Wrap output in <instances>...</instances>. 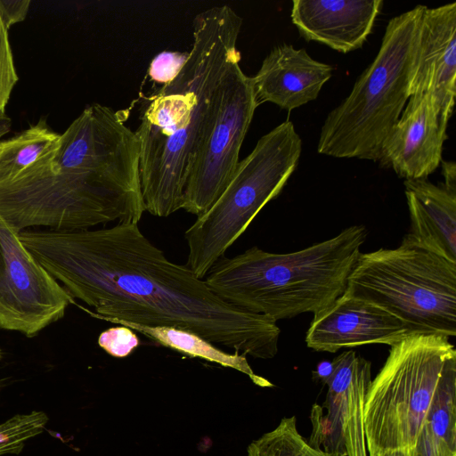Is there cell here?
I'll list each match as a JSON object with an SVG mask.
<instances>
[{
  "mask_svg": "<svg viewBox=\"0 0 456 456\" xmlns=\"http://www.w3.org/2000/svg\"><path fill=\"white\" fill-rule=\"evenodd\" d=\"M22 244L91 316L191 331L254 358L278 353L277 322L214 294L186 265L170 261L137 223L97 230H25Z\"/></svg>",
  "mask_w": 456,
  "mask_h": 456,
  "instance_id": "cell-1",
  "label": "cell"
},
{
  "mask_svg": "<svg viewBox=\"0 0 456 456\" xmlns=\"http://www.w3.org/2000/svg\"><path fill=\"white\" fill-rule=\"evenodd\" d=\"M332 72L331 65L313 59L304 48L277 45L251 77L256 103L272 102L291 111L316 100Z\"/></svg>",
  "mask_w": 456,
  "mask_h": 456,
  "instance_id": "cell-16",
  "label": "cell"
},
{
  "mask_svg": "<svg viewBox=\"0 0 456 456\" xmlns=\"http://www.w3.org/2000/svg\"><path fill=\"white\" fill-rule=\"evenodd\" d=\"M72 300L0 216V328L32 337L62 318Z\"/></svg>",
  "mask_w": 456,
  "mask_h": 456,
  "instance_id": "cell-10",
  "label": "cell"
},
{
  "mask_svg": "<svg viewBox=\"0 0 456 456\" xmlns=\"http://www.w3.org/2000/svg\"><path fill=\"white\" fill-rule=\"evenodd\" d=\"M377 456H411V450L403 449V450H394L387 451L378 454Z\"/></svg>",
  "mask_w": 456,
  "mask_h": 456,
  "instance_id": "cell-31",
  "label": "cell"
},
{
  "mask_svg": "<svg viewBox=\"0 0 456 456\" xmlns=\"http://www.w3.org/2000/svg\"><path fill=\"white\" fill-rule=\"evenodd\" d=\"M441 165H442V174L444 178V182L443 183L448 189L456 191V165H455V162L443 160L441 162Z\"/></svg>",
  "mask_w": 456,
  "mask_h": 456,
  "instance_id": "cell-28",
  "label": "cell"
},
{
  "mask_svg": "<svg viewBox=\"0 0 456 456\" xmlns=\"http://www.w3.org/2000/svg\"><path fill=\"white\" fill-rule=\"evenodd\" d=\"M302 140L286 120L263 135L239 161L216 202L186 230V265L203 279L246 231L259 211L276 198L297 167Z\"/></svg>",
  "mask_w": 456,
  "mask_h": 456,
  "instance_id": "cell-7",
  "label": "cell"
},
{
  "mask_svg": "<svg viewBox=\"0 0 456 456\" xmlns=\"http://www.w3.org/2000/svg\"><path fill=\"white\" fill-rule=\"evenodd\" d=\"M366 236L365 226L352 225L295 252L254 246L232 257L223 256L203 280L224 301L275 322L315 314L346 292Z\"/></svg>",
  "mask_w": 456,
  "mask_h": 456,
  "instance_id": "cell-4",
  "label": "cell"
},
{
  "mask_svg": "<svg viewBox=\"0 0 456 456\" xmlns=\"http://www.w3.org/2000/svg\"><path fill=\"white\" fill-rule=\"evenodd\" d=\"M248 456H339L311 446L297 428L294 416L284 418L272 431L253 441Z\"/></svg>",
  "mask_w": 456,
  "mask_h": 456,
  "instance_id": "cell-21",
  "label": "cell"
},
{
  "mask_svg": "<svg viewBox=\"0 0 456 456\" xmlns=\"http://www.w3.org/2000/svg\"><path fill=\"white\" fill-rule=\"evenodd\" d=\"M144 211L135 133L100 103L86 106L53 149L0 183V216L18 233L138 224Z\"/></svg>",
  "mask_w": 456,
  "mask_h": 456,
  "instance_id": "cell-2",
  "label": "cell"
},
{
  "mask_svg": "<svg viewBox=\"0 0 456 456\" xmlns=\"http://www.w3.org/2000/svg\"><path fill=\"white\" fill-rule=\"evenodd\" d=\"M139 344V338L134 331L122 325L105 330L98 338L100 347L117 358L128 356L138 347Z\"/></svg>",
  "mask_w": 456,
  "mask_h": 456,
  "instance_id": "cell-24",
  "label": "cell"
},
{
  "mask_svg": "<svg viewBox=\"0 0 456 456\" xmlns=\"http://www.w3.org/2000/svg\"><path fill=\"white\" fill-rule=\"evenodd\" d=\"M346 293L393 314L410 334L456 335V263L406 236L396 248L361 253Z\"/></svg>",
  "mask_w": 456,
  "mask_h": 456,
  "instance_id": "cell-6",
  "label": "cell"
},
{
  "mask_svg": "<svg viewBox=\"0 0 456 456\" xmlns=\"http://www.w3.org/2000/svg\"><path fill=\"white\" fill-rule=\"evenodd\" d=\"M382 0H293L290 18L301 37L342 53L362 48Z\"/></svg>",
  "mask_w": 456,
  "mask_h": 456,
  "instance_id": "cell-15",
  "label": "cell"
},
{
  "mask_svg": "<svg viewBox=\"0 0 456 456\" xmlns=\"http://www.w3.org/2000/svg\"><path fill=\"white\" fill-rule=\"evenodd\" d=\"M188 53L164 51L151 61L148 74L151 80L163 85L173 80L183 66Z\"/></svg>",
  "mask_w": 456,
  "mask_h": 456,
  "instance_id": "cell-25",
  "label": "cell"
},
{
  "mask_svg": "<svg viewBox=\"0 0 456 456\" xmlns=\"http://www.w3.org/2000/svg\"><path fill=\"white\" fill-rule=\"evenodd\" d=\"M11 126V118L7 115L0 116V139L10 132Z\"/></svg>",
  "mask_w": 456,
  "mask_h": 456,
  "instance_id": "cell-30",
  "label": "cell"
},
{
  "mask_svg": "<svg viewBox=\"0 0 456 456\" xmlns=\"http://www.w3.org/2000/svg\"><path fill=\"white\" fill-rule=\"evenodd\" d=\"M232 62L222 81L213 116L187 179L183 209L197 216L220 197L239 163V154L258 106L251 77Z\"/></svg>",
  "mask_w": 456,
  "mask_h": 456,
  "instance_id": "cell-9",
  "label": "cell"
},
{
  "mask_svg": "<svg viewBox=\"0 0 456 456\" xmlns=\"http://www.w3.org/2000/svg\"><path fill=\"white\" fill-rule=\"evenodd\" d=\"M432 432L456 452V359L446 366L426 419Z\"/></svg>",
  "mask_w": 456,
  "mask_h": 456,
  "instance_id": "cell-20",
  "label": "cell"
},
{
  "mask_svg": "<svg viewBox=\"0 0 456 456\" xmlns=\"http://www.w3.org/2000/svg\"><path fill=\"white\" fill-rule=\"evenodd\" d=\"M18 79L8 29L0 19V116L6 115V106Z\"/></svg>",
  "mask_w": 456,
  "mask_h": 456,
  "instance_id": "cell-23",
  "label": "cell"
},
{
  "mask_svg": "<svg viewBox=\"0 0 456 456\" xmlns=\"http://www.w3.org/2000/svg\"><path fill=\"white\" fill-rule=\"evenodd\" d=\"M426 7L416 5L389 20L376 57L324 119L318 153L378 162L382 143L410 98Z\"/></svg>",
  "mask_w": 456,
  "mask_h": 456,
  "instance_id": "cell-5",
  "label": "cell"
},
{
  "mask_svg": "<svg viewBox=\"0 0 456 456\" xmlns=\"http://www.w3.org/2000/svg\"><path fill=\"white\" fill-rule=\"evenodd\" d=\"M48 416L42 411L19 413L0 423V456L19 454L25 443L45 428Z\"/></svg>",
  "mask_w": 456,
  "mask_h": 456,
  "instance_id": "cell-22",
  "label": "cell"
},
{
  "mask_svg": "<svg viewBox=\"0 0 456 456\" xmlns=\"http://www.w3.org/2000/svg\"><path fill=\"white\" fill-rule=\"evenodd\" d=\"M403 184L411 218L405 236L456 263V191L428 178L404 180Z\"/></svg>",
  "mask_w": 456,
  "mask_h": 456,
  "instance_id": "cell-17",
  "label": "cell"
},
{
  "mask_svg": "<svg viewBox=\"0 0 456 456\" xmlns=\"http://www.w3.org/2000/svg\"><path fill=\"white\" fill-rule=\"evenodd\" d=\"M0 358H1V351H0Z\"/></svg>",
  "mask_w": 456,
  "mask_h": 456,
  "instance_id": "cell-32",
  "label": "cell"
},
{
  "mask_svg": "<svg viewBox=\"0 0 456 456\" xmlns=\"http://www.w3.org/2000/svg\"><path fill=\"white\" fill-rule=\"evenodd\" d=\"M61 134L45 118L26 130L0 141V183L7 182L53 149Z\"/></svg>",
  "mask_w": 456,
  "mask_h": 456,
  "instance_id": "cell-19",
  "label": "cell"
},
{
  "mask_svg": "<svg viewBox=\"0 0 456 456\" xmlns=\"http://www.w3.org/2000/svg\"><path fill=\"white\" fill-rule=\"evenodd\" d=\"M106 322L128 327L160 346L190 357L200 358L223 367L234 369L246 374L257 386H273L267 379L253 371L246 355L236 352L232 354L224 352L213 343L191 331L169 326H145L118 319H109Z\"/></svg>",
  "mask_w": 456,
  "mask_h": 456,
  "instance_id": "cell-18",
  "label": "cell"
},
{
  "mask_svg": "<svg viewBox=\"0 0 456 456\" xmlns=\"http://www.w3.org/2000/svg\"><path fill=\"white\" fill-rule=\"evenodd\" d=\"M410 332L404 323L383 308L344 293L314 314L305 343L315 351L335 353L368 344L390 346Z\"/></svg>",
  "mask_w": 456,
  "mask_h": 456,
  "instance_id": "cell-12",
  "label": "cell"
},
{
  "mask_svg": "<svg viewBox=\"0 0 456 456\" xmlns=\"http://www.w3.org/2000/svg\"><path fill=\"white\" fill-rule=\"evenodd\" d=\"M430 93L447 128L456 95V3L426 7L410 96Z\"/></svg>",
  "mask_w": 456,
  "mask_h": 456,
  "instance_id": "cell-13",
  "label": "cell"
},
{
  "mask_svg": "<svg viewBox=\"0 0 456 456\" xmlns=\"http://www.w3.org/2000/svg\"><path fill=\"white\" fill-rule=\"evenodd\" d=\"M333 371L326 383L323 409L340 456H368L364 432V401L371 381V363L346 351L332 362Z\"/></svg>",
  "mask_w": 456,
  "mask_h": 456,
  "instance_id": "cell-14",
  "label": "cell"
},
{
  "mask_svg": "<svg viewBox=\"0 0 456 456\" xmlns=\"http://www.w3.org/2000/svg\"><path fill=\"white\" fill-rule=\"evenodd\" d=\"M30 4V0H0V19L8 30L25 20Z\"/></svg>",
  "mask_w": 456,
  "mask_h": 456,
  "instance_id": "cell-27",
  "label": "cell"
},
{
  "mask_svg": "<svg viewBox=\"0 0 456 456\" xmlns=\"http://www.w3.org/2000/svg\"><path fill=\"white\" fill-rule=\"evenodd\" d=\"M242 19L229 5L193 20V41L177 76L151 98L134 131L145 211L167 217L183 208L187 179L210 124L222 81L240 59Z\"/></svg>",
  "mask_w": 456,
  "mask_h": 456,
  "instance_id": "cell-3",
  "label": "cell"
},
{
  "mask_svg": "<svg viewBox=\"0 0 456 456\" xmlns=\"http://www.w3.org/2000/svg\"><path fill=\"white\" fill-rule=\"evenodd\" d=\"M410 450L411 456H456V452L437 437L426 423Z\"/></svg>",
  "mask_w": 456,
  "mask_h": 456,
  "instance_id": "cell-26",
  "label": "cell"
},
{
  "mask_svg": "<svg viewBox=\"0 0 456 456\" xmlns=\"http://www.w3.org/2000/svg\"><path fill=\"white\" fill-rule=\"evenodd\" d=\"M446 130L433 95L413 94L383 142L378 162L404 180L428 178L443 161Z\"/></svg>",
  "mask_w": 456,
  "mask_h": 456,
  "instance_id": "cell-11",
  "label": "cell"
},
{
  "mask_svg": "<svg viewBox=\"0 0 456 456\" xmlns=\"http://www.w3.org/2000/svg\"><path fill=\"white\" fill-rule=\"evenodd\" d=\"M333 371V367L331 362L323 361L321 362L316 370L313 372L314 378L316 380H320L323 384H326L330 379Z\"/></svg>",
  "mask_w": 456,
  "mask_h": 456,
  "instance_id": "cell-29",
  "label": "cell"
},
{
  "mask_svg": "<svg viewBox=\"0 0 456 456\" xmlns=\"http://www.w3.org/2000/svg\"><path fill=\"white\" fill-rule=\"evenodd\" d=\"M453 359L454 346L445 336L410 334L391 346L365 395L368 456L413 447L443 373Z\"/></svg>",
  "mask_w": 456,
  "mask_h": 456,
  "instance_id": "cell-8",
  "label": "cell"
}]
</instances>
